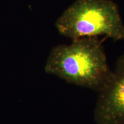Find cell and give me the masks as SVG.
Wrapping results in <instances>:
<instances>
[{"instance_id": "obj_1", "label": "cell", "mask_w": 124, "mask_h": 124, "mask_svg": "<svg viewBox=\"0 0 124 124\" xmlns=\"http://www.w3.org/2000/svg\"><path fill=\"white\" fill-rule=\"evenodd\" d=\"M105 39L87 37L72 40L70 44L54 46L48 56L45 71L70 84L100 92L112 72L102 44Z\"/></svg>"}, {"instance_id": "obj_2", "label": "cell", "mask_w": 124, "mask_h": 124, "mask_svg": "<svg viewBox=\"0 0 124 124\" xmlns=\"http://www.w3.org/2000/svg\"><path fill=\"white\" fill-rule=\"evenodd\" d=\"M60 35L72 40L104 36L124 39V25L117 4L111 0H75L55 23Z\"/></svg>"}, {"instance_id": "obj_3", "label": "cell", "mask_w": 124, "mask_h": 124, "mask_svg": "<svg viewBox=\"0 0 124 124\" xmlns=\"http://www.w3.org/2000/svg\"><path fill=\"white\" fill-rule=\"evenodd\" d=\"M94 119L97 124H124V54L117 59L109 80L98 92Z\"/></svg>"}]
</instances>
